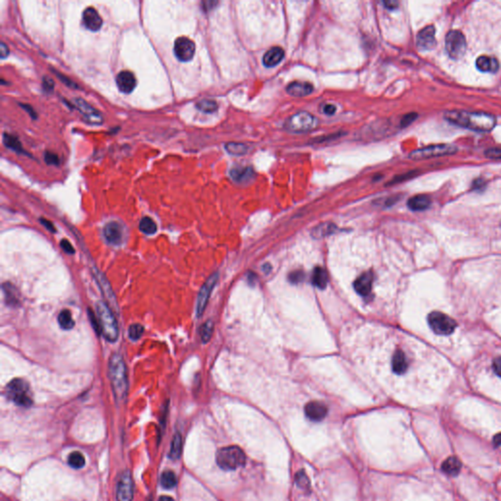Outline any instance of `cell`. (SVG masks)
<instances>
[{
	"label": "cell",
	"mask_w": 501,
	"mask_h": 501,
	"mask_svg": "<svg viewBox=\"0 0 501 501\" xmlns=\"http://www.w3.org/2000/svg\"><path fill=\"white\" fill-rule=\"evenodd\" d=\"M444 118L450 123L471 130L487 132L496 126V118L487 113L467 112V111H448Z\"/></svg>",
	"instance_id": "cell-1"
},
{
	"label": "cell",
	"mask_w": 501,
	"mask_h": 501,
	"mask_svg": "<svg viewBox=\"0 0 501 501\" xmlns=\"http://www.w3.org/2000/svg\"><path fill=\"white\" fill-rule=\"evenodd\" d=\"M109 377L116 400L123 402L127 398L129 380L127 366L122 356L114 354L109 360Z\"/></svg>",
	"instance_id": "cell-2"
},
{
	"label": "cell",
	"mask_w": 501,
	"mask_h": 501,
	"mask_svg": "<svg viewBox=\"0 0 501 501\" xmlns=\"http://www.w3.org/2000/svg\"><path fill=\"white\" fill-rule=\"evenodd\" d=\"M96 312L104 338L108 342H116L119 338V326L112 309L106 303L98 302L96 304Z\"/></svg>",
	"instance_id": "cell-3"
},
{
	"label": "cell",
	"mask_w": 501,
	"mask_h": 501,
	"mask_svg": "<svg viewBox=\"0 0 501 501\" xmlns=\"http://www.w3.org/2000/svg\"><path fill=\"white\" fill-rule=\"evenodd\" d=\"M216 463L222 470H236L246 463V455L237 445L222 448L216 453Z\"/></svg>",
	"instance_id": "cell-4"
},
{
	"label": "cell",
	"mask_w": 501,
	"mask_h": 501,
	"mask_svg": "<svg viewBox=\"0 0 501 501\" xmlns=\"http://www.w3.org/2000/svg\"><path fill=\"white\" fill-rule=\"evenodd\" d=\"M7 398L15 404L30 407L32 404L29 384L23 379H14L6 387Z\"/></svg>",
	"instance_id": "cell-5"
},
{
	"label": "cell",
	"mask_w": 501,
	"mask_h": 501,
	"mask_svg": "<svg viewBox=\"0 0 501 501\" xmlns=\"http://www.w3.org/2000/svg\"><path fill=\"white\" fill-rule=\"evenodd\" d=\"M428 323L431 329L437 335H451L457 326L454 319L439 311L431 312L428 315Z\"/></svg>",
	"instance_id": "cell-6"
},
{
	"label": "cell",
	"mask_w": 501,
	"mask_h": 501,
	"mask_svg": "<svg viewBox=\"0 0 501 501\" xmlns=\"http://www.w3.org/2000/svg\"><path fill=\"white\" fill-rule=\"evenodd\" d=\"M457 152V147L453 144H436L415 150L409 154L411 160H426L436 157L450 156Z\"/></svg>",
	"instance_id": "cell-7"
},
{
	"label": "cell",
	"mask_w": 501,
	"mask_h": 501,
	"mask_svg": "<svg viewBox=\"0 0 501 501\" xmlns=\"http://www.w3.org/2000/svg\"><path fill=\"white\" fill-rule=\"evenodd\" d=\"M318 125L317 119L307 113V112H300L292 116L286 123L285 129L291 132H306L315 129Z\"/></svg>",
	"instance_id": "cell-8"
},
{
	"label": "cell",
	"mask_w": 501,
	"mask_h": 501,
	"mask_svg": "<svg viewBox=\"0 0 501 501\" xmlns=\"http://www.w3.org/2000/svg\"><path fill=\"white\" fill-rule=\"evenodd\" d=\"M445 49L450 57L453 59H460L467 49L465 35L459 31H451L445 36Z\"/></svg>",
	"instance_id": "cell-9"
},
{
	"label": "cell",
	"mask_w": 501,
	"mask_h": 501,
	"mask_svg": "<svg viewBox=\"0 0 501 501\" xmlns=\"http://www.w3.org/2000/svg\"><path fill=\"white\" fill-rule=\"evenodd\" d=\"M133 480L129 470L124 471L118 479L117 483V501H132L133 500Z\"/></svg>",
	"instance_id": "cell-10"
},
{
	"label": "cell",
	"mask_w": 501,
	"mask_h": 501,
	"mask_svg": "<svg viewBox=\"0 0 501 501\" xmlns=\"http://www.w3.org/2000/svg\"><path fill=\"white\" fill-rule=\"evenodd\" d=\"M196 46L193 40L188 37H178L174 45V53L176 57L181 62H188L194 57Z\"/></svg>",
	"instance_id": "cell-11"
},
{
	"label": "cell",
	"mask_w": 501,
	"mask_h": 501,
	"mask_svg": "<svg viewBox=\"0 0 501 501\" xmlns=\"http://www.w3.org/2000/svg\"><path fill=\"white\" fill-rule=\"evenodd\" d=\"M217 279H218V274L215 272L208 278V280L201 288L199 295H198L197 306H196V314L198 317H201L202 314L204 313L207 304L209 302V299L210 297V294L217 282Z\"/></svg>",
	"instance_id": "cell-12"
},
{
	"label": "cell",
	"mask_w": 501,
	"mask_h": 501,
	"mask_svg": "<svg viewBox=\"0 0 501 501\" xmlns=\"http://www.w3.org/2000/svg\"><path fill=\"white\" fill-rule=\"evenodd\" d=\"M74 105L88 123L92 125H100L103 123L102 115L85 100L81 98H76L74 99Z\"/></svg>",
	"instance_id": "cell-13"
},
{
	"label": "cell",
	"mask_w": 501,
	"mask_h": 501,
	"mask_svg": "<svg viewBox=\"0 0 501 501\" xmlns=\"http://www.w3.org/2000/svg\"><path fill=\"white\" fill-rule=\"evenodd\" d=\"M416 44L420 50H430L436 44V29L434 26H427L417 34Z\"/></svg>",
	"instance_id": "cell-14"
},
{
	"label": "cell",
	"mask_w": 501,
	"mask_h": 501,
	"mask_svg": "<svg viewBox=\"0 0 501 501\" xmlns=\"http://www.w3.org/2000/svg\"><path fill=\"white\" fill-rule=\"evenodd\" d=\"M104 237L112 245H119L123 241L124 229L123 226L116 221H111L107 224L103 230Z\"/></svg>",
	"instance_id": "cell-15"
},
{
	"label": "cell",
	"mask_w": 501,
	"mask_h": 501,
	"mask_svg": "<svg viewBox=\"0 0 501 501\" xmlns=\"http://www.w3.org/2000/svg\"><path fill=\"white\" fill-rule=\"evenodd\" d=\"M82 21L85 28L91 32H98L103 25V20L98 11L93 7L86 8L82 13Z\"/></svg>",
	"instance_id": "cell-16"
},
{
	"label": "cell",
	"mask_w": 501,
	"mask_h": 501,
	"mask_svg": "<svg viewBox=\"0 0 501 501\" xmlns=\"http://www.w3.org/2000/svg\"><path fill=\"white\" fill-rule=\"evenodd\" d=\"M116 82L120 91L126 94L131 93L137 84V81L134 75L129 71L120 72L117 76Z\"/></svg>",
	"instance_id": "cell-17"
},
{
	"label": "cell",
	"mask_w": 501,
	"mask_h": 501,
	"mask_svg": "<svg viewBox=\"0 0 501 501\" xmlns=\"http://www.w3.org/2000/svg\"><path fill=\"white\" fill-rule=\"evenodd\" d=\"M307 417L311 421H321L328 413L327 406L320 402H310L305 407Z\"/></svg>",
	"instance_id": "cell-18"
},
{
	"label": "cell",
	"mask_w": 501,
	"mask_h": 501,
	"mask_svg": "<svg viewBox=\"0 0 501 501\" xmlns=\"http://www.w3.org/2000/svg\"><path fill=\"white\" fill-rule=\"evenodd\" d=\"M373 278L374 276L371 271L364 272L358 278H356L354 284L356 293L360 296H367L371 292Z\"/></svg>",
	"instance_id": "cell-19"
},
{
	"label": "cell",
	"mask_w": 501,
	"mask_h": 501,
	"mask_svg": "<svg viewBox=\"0 0 501 501\" xmlns=\"http://www.w3.org/2000/svg\"><path fill=\"white\" fill-rule=\"evenodd\" d=\"M285 56V52L281 47L274 46L263 55L262 63L265 67H275L279 64Z\"/></svg>",
	"instance_id": "cell-20"
},
{
	"label": "cell",
	"mask_w": 501,
	"mask_h": 501,
	"mask_svg": "<svg viewBox=\"0 0 501 501\" xmlns=\"http://www.w3.org/2000/svg\"><path fill=\"white\" fill-rule=\"evenodd\" d=\"M286 90L293 96H307L313 91V85L307 81H294L287 86Z\"/></svg>",
	"instance_id": "cell-21"
},
{
	"label": "cell",
	"mask_w": 501,
	"mask_h": 501,
	"mask_svg": "<svg viewBox=\"0 0 501 501\" xmlns=\"http://www.w3.org/2000/svg\"><path fill=\"white\" fill-rule=\"evenodd\" d=\"M477 68L484 73H494L499 69V63L496 58L483 55L476 61Z\"/></svg>",
	"instance_id": "cell-22"
},
{
	"label": "cell",
	"mask_w": 501,
	"mask_h": 501,
	"mask_svg": "<svg viewBox=\"0 0 501 501\" xmlns=\"http://www.w3.org/2000/svg\"><path fill=\"white\" fill-rule=\"evenodd\" d=\"M392 367L393 371L398 375H402L407 370L408 361L403 351L398 350L395 353L392 360Z\"/></svg>",
	"instance_id": "cell-23"
},
{
	"label": "cell",
	"mask_w": 501,
	"mask_h": 501,
	"mask_svg": "<svg viewBox=\"0 0 501 501\" xmlns=\"http://www.w3.org/2000/svg\"><path fill=\"white\" fill-rule=\"evenodd\" d=\"M431 205V199L427 195H416L410 198L407 202V206L412 210H424Z\"/></svg>",
	"instance_id": "cell-24"
},
{
	"label": "cell",
	"mask_w": 501,
	"mask_h": 501,
	"mask_svg": "<svg viewBox=\"0 0 501 501\" xmlns=\"http://www.w3.org/2000/svg\"><path fill=\"white\" fill-rule=\"evenodd\" d=\"M230 176L237 182H247L254 178V171L252 168L237 166V168L231 170Z\"/></svg>",
	"instance_id": "cell-25"
},
{
	"label": "cell",
	"mask_w": 501,
	"mask_h": 501,
	"mask_svg": "<svg viewBox=\"0 0 501 501\" xmlns=\"http://www.w3.org/2000/svg\"><path fill=\"white\" fill-rule=\"evenodd\" d=\"M441 469L444 473L452 476H455L460 472L461 462L456 457H449L447 460L443 461Z\"/></svg>",
	"instance_id": "cell-26"
},
{
	"label": "cell",
	"mask_w": 501,
	"mask_h": 501,
	"mask_svg": "<svg viewBox=\"0 0 501 501\" xmlns=\"http://www.w3.org/2000/svg\"><path fill=\"white\" fill-rule=\"evenodd\" d=\"M328 282V275L322 267H315L312 273V283L319 289H324Z\"/></svg>",
	"instance_id": "cell-27"
},
{
	"label": "cell",
	"mask_w": 501,
	"mask_h": 501,
	"mask_svg": "<svg viewBox=\"0 0 501 501\" xmlns=\"http://www.w3.org/2000/svg\"><path fill=\"white\" fill-rule=\"evenodd\" d=\"M181 453H182V437L179 433H177L173 437L169 455L172 459L178 460L180 458Z\"/></svg>",
	"instance_id": "cell-28"
},
{
	"label": "cell",
	"mask_w": 501,
	"mask_h": 501,
	"mask_svg": "<svg viewBox=\"0 0 501 501\" xmlns=\"http://www.w3.org/2000/svg\"><path fill=\"white\" fill-rule=\"evenodd\" d=\"M93 272H94V275H95V278L97 279V282L98 284L100 285L101 289L103 290L105 296L110 300L112 301L113 303H115V299H114V293L112 291V289H111V286L109 285L108 281L106 280V277L100 273L99 271H97V269H93Z\"/></svg>",
	"instance_id": "cell-29"
},
{
	"label": "cell",
	"mask_w": 501,
	"mask_h": 501,
	"mask_svg": "<svg viewBox=\"0 0 501 501\" xmlns=\"http://www.w3.org/2000/svg\"><path fill=\"white\" fill-rule=\"evenodd\" d=\"M177 484H178V478L173 471L166 470L162 474L161 485L163 488L171 489V488L175 487L177 485Z\"/></svg>",
	"instance_id": "cell-30"
},
{
	"label": "cell",
	"mask_w": 501,
	"mask_h": 501,
	"mask_svg": "<svg viewBox=\"0 0 501 501\" xmlns=\"http://www.w3.org/2000/svg\"><path fill=\"white\" fill-rule=\"evenodd\" d=\"M139 229L147 235H153L157 232L156 222L148 216H144L139 222Z\"/></svg>",
	"instance_id": "cell-31"
},
{
	"label": "cell",
	"mask_w": 501,
	"mask_h": 501,
	"mask_svg": "<svg viewBox=\"0 0 501 501\" xmlns=\"http://www.w3.org/2000/svg\"><path fill=\"white\" fill-rule=\"evenodd\" d=\"M58 323L64 330H70L74 327L75 321L72 317V313L68 309L62 310L58 315Z\"/></svg>",
	"instance_id": "cell-32"
},
{
	"label": "cell",
	"mask_w": 501,
	"mask_h": 501,
	"mask_svg": "<svg viewBox=\"0 0 501 501\" xmlns=\"http://www.w3.org/2000/svg\"><path fill=\"white\" fill-rule=\"evenodd\" d=\"M3 143L7 148H9L11 150H14L19 153H24V149H23L22 144L19 141V139L9 133L3 134Z\"/></svg>",
	"instance_id": "cell-33"
},
{
	"label": "cell",
	"mask_w": 501,
	"mask_h": 501,
	"mask_svg": "<svg viewBox=\"0 0 501 501\" xmlns=\"http://www.w3.org/2000/svg\"><path fill=\"white\" fill-rule=\"evenodd\" d=\"M226 149L229 154L235 156H241L248 152L247 145L239 142H229L226 144Z\"/></svg>",
	"instance_id": "cell-34"
},
{
	"label": "cell",
	"mask_w": 501,
	"mask_h": 501,
	"mask_svg": "<svg viewBox=\"0 0 501 501\" xmlns=\"http://www.w3.org/2000/svg\"><path fill=\"white\" fill-rule=\"evenodd\" d=\"M68 463L74 469H81L85 465V458L81 453L74 452L69 455Z\"/></svg>",
	"instance_id": "cell-35"
},
{
	"label": "cell",
	"mask_w": 501,
	"mask_h": 501,
	"mask_svg": "<svg viewBox=\"0 0 501 501\" xmlns=\"http://www.w3.org/2000/svg\"><path fill=\"white\" fill-rule=\"evenodd\" d=\"M196 107L204 113H214L218 108V105L213 100H201L196 104Z\"/></svg>",
	"instance_id": "cell-36"
},
{
	"label": "cell",
	"mask_w": 501,
	"mask_h": 501,
	"mask_svg": "<svg viewBox=\"0 0 501 501\" xmlns=\"http://www.w3.org/2000/svg\"><path fill=\"white\" fill-rule=\"evenodd\" d=\"M213 331V323L211 321H207L203 324V326L200 329V336L203 341V343H208L212 335Z\"/></svg>",
	"instance_id": "cell-37"
},
{
	"label": "cell",
	"mask_w": 501,
	"mask_h": 501,
	"mask_svg": "<svg viewBox=\"0 0 501 501\" xmlns=\"http://www.w3.org/2000/svg\"><path fill=\"white\" fill-rule=\"evenodd\" d=\"M336 230V226L334 225H331V224H324L322 226H319L318 227H316L314 230H313V235L315 237H324V236H327L331 233H333L334 231Z\"/></svg>",
	"instance_id": "cell-38"
},
{
	"label": "cell",
	"mask_w": 501,
	"mask_h": 501,
	"mask_svg": "<svg viewBox=\"0 0 501 501\" xmlns=\"http://www.w3.org/2000/svg\"><path fill=\"white\" fill-rule=\"evenodd\" d=\"M144 332V328L140 324H132L129 329V336L130 340L137 341L141 338L142 334Z\"/></svg>",
	"instance_id": "cell-39"
},
{
	"label": "cell",
	"mask_w": 501,
	"mask_h": 501,
	"mask_svg": "<svg viewBox=\"0 0 501 501\" xmlns=\"http://www.w3.org/2000/svg\"><path fill=\"white\" fill-rule=\"evenodd\" d=\"M296 483H297V485L301 488H303L305 490H308L309 487H310L309 480H308L307 476L306 475V473L303 470L300 471L299 473H297V475H296Z\"/></svg>",
	"instance_id": "cell-40"
},
{
	"label": "cell",
	"mask_w": 501,
	"mask_h": 501,
	"mask_svg": "<svg viewBox=\"0 0 501 501\" xmlns=\"http://www.w3.org/2000/svg\"><path fill=\"white\" fill-rule=\"evenodd\" d=\"M3 290H4V293H5V297H6L7 303L9 302V303H13L14 305H16V303L18 302L17 295H15L16 289L14 287H12V285H10V284H5L3 286Z\"/></svg>",
	"instance_id": "cell-41"
},
{
	"label": "cell",
	"mask_w": 501,
	"mask_h": 501,
	"mask_svg": "<svg viewBox=\"0 0 501 501\" xmlns=\"http://www.w3.org/2000/svg\"><path fill=\"white\" fill-rule=\"evenodd\" d=\"M44 161L47 164H55V165L59 164L58 156L52 152H49V151H46L44 153Z\"/></svg>",
	"instance_id": "cell-42"
},
{
	"label": "cell",
	"mask_w": 501,
	"mask_h": 501,
	"mask_svg": "<svg viewBox=\"0 0 501 501\" xmlns=\"http://www.w3.org/2000/svg\"><path fill=\"white\" fill-rule=\"evenodd\" d=\"M485 156L488 159L501 160V149L500 148H492L488 149L485 152Z\"/></svg>",
	"instance_id": "cell-43"
},
{
	"label": "cell",
	"mask_w": 501,
	"mask_h": 501,
	"mask_svg": "<svg viewBox=\"0 0 501 501\" xmlns=\"http://www.w3.org/2000/svg\"><path fill=\"white\" fill-rule=\"evenodd\" d=\"M416 119H417V114H415V113L407 114V115H405V116L402 119L401 126H402L403 128L408 127V126H409L411 123H413Z\"/></svg>",
	"instance_id": "cell-44"
},
{
	"label": "cell",
	"mask_w": 501,
	"mask_h": 501,
	"mask_svg": "<svg viewBox=\"0 0 501 501\" xmlns=\"http://www.w3.org/2000/svg\"><path fill=\"white\" fill-rule=\"evenodd\" d=\"M305 274L302 271H294L289 275V279L292 283H299L304 280Z\"/></svg>",
	"instance_id": "cell-45"
},
{
	"label": "cell",
	"mask_w": 501,
	"mask_h": 501,
	"mask_svg": "<svg viewBox=\"0 0 501 501\" xmlns=\"http://www.w3.org/2000/svg\"><path fill=\"white\" fill-rule=\"evenodd\" d=\"M492 369L497 376L501 377V356L494 358L492 362Z\"/></svg>",
	"instance_id": "cell-46"
},
{
	"label": "cell",
	"mask_w": 501,
	"mask_h": 501,
	"mask_svg": "<svg viewBox=\"0 0 501 501\" xmlns=\"http://www.w3.org/2000/svg\"><path fill=\"white\" fill-rule=\"evenodd\" d=\"M61 248L67 253V254H74L75 253V249L74 247L72 246V244L67 240V239H63L61 241Z\"/></svg>",
	"instance_id": "cell-47"
},
{
	"label": "cell",
	"mask_w": 501,
	"mask_h": 501,
	"mask_svg": "<svg viewBox=\"0 0 501 501\" xmlns=\"http://www.w3.org/2000/svg\"><path fill=\"white\" fill-rule=\"evenodd\" d=\"M54 74H56V75H57V77L60 79V81H63L64 83H66L68 86H70V87H75V88H77V87H78V85H77L75 82H73L71 80H69V79H68V78H66L65 76H63V75L59 74V73H58V72H56V71H54Z\"/></svg>",
	"instance_id": "cell-48"
},
{
	"label": "cell",
	"mask_w": 501,
	"mask_h": 501,
	"mask_svg": "<svg viewBox=\"0 0 501 501\" xmlns=\"http://www.w3.org/2000/svg\"><path fill=\"white\" fill-rule=\"evenodd\" d=\"M43 88L45 90H47V91L53 90V88H54V81L50 78L44 77L43 78Z\"/></svg>",
	"instance_id": "cell-49"
},
{
	"label": "cell",
	"mask_w": 501,
	"mask_h": 501,
	"mask_svg": "<svg viewBox=\"0 0 501 501\" xmlns=\"http://www.w3.org/2000/svg\"><path fill=\"white\" fill-rule=\"evenodd\" d=\"M323 112L327 115H333L334 113L336 112V107L334 105H330V104H327L324 106L323 108Z\"/></svg>",
	"instance_id": "cell-50"
},
{
	"label": "cell",
	"mask_w": 501,
	"mask_h": 501,
	"mask_svg": "<svg viewBox=\"0 0 501 501\" xmlns=\"http://www.w3.org/2000/svg\"><path fill=\"white\" fill-rule=\"evenodd\" d=\"M383 3L388 9H396L399 6V2L395 1V0H388V1H384Z\"/></svg>",
	"instance_id": "cell-51"
},
{
	"label": "cell",
	"mask_w": 501,
	"mask_h": 501,
	"mask_svg": "<svg viewBox=\"0 0 501 501\" xmlns=\"http://www.w3.org/2000/svg\"><path fill=\"white\" fill-rule=\"evenodd\" d=\"M40 221H41V224H42V225H43V226H44L48 230H50L51 232H56V229H55L54 226L51 224V222H50L49 220L44 219V218H41V219H40Z\"/></svg>",
	"instance_id": "cell-52"
},
{
	"label": "cell",
	"mask_w": 501,
	"mask_h": 501,
	"mask_svg": "<svg viewBox=\"0 0 501 501\" xmlns=\"http://www.w3.org/2000/svg\"><path fill=\"white\" fill-rule=\"evenodd\" d=\"M0 54H1V58H5L9 54V49L4 42H1V44H0Z\"/></svg>",
	"instance_id": "cell-53"
},
{
	"label": "cell",
	"mask_w": 501,
	"mask_h": 501,
	"mask_svg": "<svg viewBox=\"0 0 501 501\" xmlns=\"http://www.w3.org/2000/svg\"><path fill=\"white\" fill-rule=\"evenodd\" d=\"M21 106H22V107L27 111V112L30 114V116H31L32 119H36V114H35V112L33 111V109H32L31 106L26 105V104L21 105Z\"/></svg>",
	"instance_id": "cell-54"
},
{
	"label": "cell",
	"mask_w": 501,
	"mask_h": 501,
	"mask_svg": "<svg viewBox=\"0 0 501 501\" xmlns=\"http://www.w3.org/2000/svg\"><path fill=\"white\" fill-rule=\"evenodd\" d=\"M217 4V2H214V1H205L202 3L203 5V9L204 10H210L213 8V6H215Z\"/></svg>",
	"instance_id": "cell-55"
},
{
	"label": "cell",
	"mask_w": 501,
	"mask_h": 501,
	"mask_svg": "<svg viewBox=\"0 0 501 501\" xmlns=\"http://www.w3.org/2000/svg\"><path fill=\"white\" fill-rule=\"evenodd\" d=\"M493 441H494V443H495L496 445H500V447H501V433L497 434V435L493 437Z\"/></svg>",
	"instance_id": "cell-56"
},
{
	"label": "cell",
	"mask_w": 501,
	"mask_h": 501,
	"mask_svg": "<svg viewBox=\"0 0 501 501\" xmlns=\"http://www.w3.org/2000/svg\"><path fill=\"white\" fill-rule=\"evenodd\" d=\"M159 501H175V500L172 497H170V496L164 495V496H161L159 498Z\"/></svg>",
	"instance_id": "cell-57"
}]
</instances>
